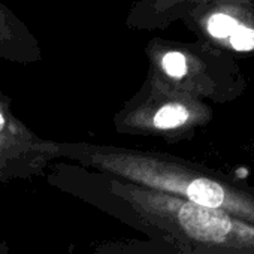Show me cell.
<instances>
[{
	"mask_svg": "<svg viewBox=\"0 0 254 254\" xmlns=\"http://www.w3.org/2000/svg\"><path fill=\"white\" fill-rule=\"evenodd\" d=\"M111 191L150 229L175 245L208 250H254V227L223 209L193 205L114 178Z\"/></svg>",
	"mask_w": 254,
	"mask_h": 254,
	"instance_id": "2",
	"label": "cell"
},
{
	"mask_svg": "<svg viewBox=\"0 0 254 254\" xmlns=\"http://www.w3.org/2000/svg\"><path fill=\"white\" fill-rule=\"evenodd\" d=\"M230 44L236 51L254 50V30L245 26H236L230 35Z\"/></svg>",
	"mask_w": 254,
	"mask_h": 254,
	"instance_id": "6",
	"label": "cell"
},
{
	"mask_svg": "<svg viewBox=\"0 0 254 254\" xmlns=\"http://www.w3.org/2000/svg\"><path fill=\"white\" fill-rule=\"evenodd\" d=\"M60 157L111 174L117 180L193 205L223 209L254 223V200L172 159L114 145L59 144Z\"/></svg>",
	"mask_w": 254,
	"mask_h": 254,
	"instance_id": "1",
	"label": "cell"
},
{
	"mask_svg": "<svg viewBox=\"0 0 254 254\" xmlns=\"http://www.w3.org/2000/svg\"><path fill=\"white\" fill-rule=\"evenodd\" d=\"M56 157H60L59 144L32 132L0 96V181L35 178Z\"/></svg>",
	"mask_w": 254,
	"mask_h": 254,
	"instance_id": "3",
	"label": "cell"
},
{
	"mask_svg": "<svg viewBox=\"0 0 254 254\" xmlns=\"http://www.w3.org/2000/svg\"><path fill=\"white\" fill-rule=\"evenodd\" d=\"M236 21L227 15V14H212L208 20H206V32L215 38V39H224V38H230V35L233 33V30L236 29Z\"/></svg>",
	"mask_w": 254,
	"mask_h": 254,
	"instance_id": "5",
	"label": "cell"
},
{
	"mask_svg": "<svg viewBox=\"0 0 254 254\" xmlns=\"http://www.w3.org/2000/svg\"><path fill=\"white\" fill-rule=\"evenodd\" d=\"M42 50L29 26L0 0V59L15 63L41 60Z\"/></svg>",
	"mask_w": 254,
	"mask_h": 254,
	"instance_id": "4",
	"label": "cell"
}]
</instances>
